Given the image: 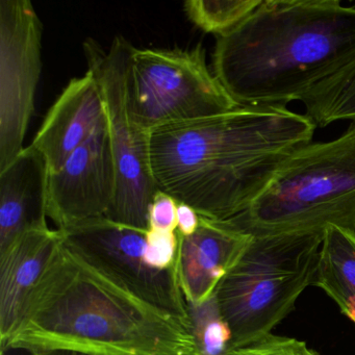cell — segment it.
Instances as JSON below:
<instances>
[{
  "instance_id": "1",
  "label": "cell",
  "mask_w": 355,
  "mask_h": 355,
  "mask_svg": "<svg viewBox=\"0 0 355 355\" xmlns=\"http://www.w3.org/2000/svg\"><path fill=\"white\" fill-rule=\"evenodd\" d=\"M315 124L286 107H241L149 132L157 190L201 217L227 221L246 211L280 166L309 144Z\"/></svg>"
},
{
  "instance_id": "2",
  "label": "cell",
  "mask_w": 355,
  "mask_h": 355,
  "mask_svg": "<svg viewBox=\"0 0 355 355\" xmlns=\"http://www.w3.org/2000/svg\"><path fill=\"white\" fill-rule=\"evenodd\" d=\"M355 59V6L263 0L216 38L213 72L241 107H286Z\"/></svg>"
},
{
  "instance_id": "3",
  "label": "cell",
  "mask_w": 355,
  "mask_h": 355,
  "mask_svg": "<svg viewBox=\"0 0 355 355\" xmlns=\"http://www.w3.org/2000/svg\"><path fill=\"white\" fill-rule=\"evenodd\" d=\"M3 351L66 349L96 355H191V328L137 300L62 243Z\"/></svg>"
},
{
  "instance_id": "4",
  "label": "cell",
  "mask_w": 355,
  "mask_h": 355,
  "mask_svg": "<svg viewBox=\"0 0 355 355\" xmlns=\"http://www.w3.org/2000/svg\"><path fill=\"white\" fill-rule=\"evenodd\" d=\"M249 236L355 234V121L338 138L295 151L246 211L227 220Z\"/></svg>"
},
{
  "instance_id": "5",
  "label": "cell",
  "mask_w": 355,
  "mask_h": 355,
  "mask_svg": "<svg viewBox=\"0 0 355 355\" xmlns=\"http://www.w3.org/2000/svg\"><path fill=\"white\" fill-rule=\"evenodd\" d=\"M324 232L252 236L215 291L220 313L232 332V349L271 336L313 286Z\"/></svg>"
},
{
  "instance_id": "6",
  "label": "cell",
  "mask_w": 355,
  "mask_h": 355,
  "mask_svg": "<svg viewBox=\"0 0 355 355\" xmlns=\"http://www.w3.org/2000/svg\"><path fill=\"white\" fill-rule=\"evenodd\" d=\"M88 70L105 103L115 161L116 195L107 218L139 230H149V209L157 188L151 172L149 132L135 119L128 97V68L134 45L116 36L109 49L85 40Z\"/></svg>"
},
{
  "instance_id": "7",
  "label": "cell",
  "mask_w": 355,
  "mask_h": 355,
  "mask_svg": "<svg viewBox=\"0 0 355 355\" xmlns=\"http://www.w3.org/2000/svg\"><path fill=\"white\" fill-rule=\"evenodd\" d=\"M128 86L132 115L148 132L239 107L207 66L202 44L192 49L134 46Z\"/></svg>"
},
{
  "instance_id": "8",
  "label": "cell",
  "mask_w": 355,
  "mask_h": 355,
  "mask_svg": "<svg viewBox=\"0 0 355 355\" xmlns=\"http://www.w3.org/2000/svg\"><path fill=\"white\" fill-rule=\"evenodd\" d=\"M60 232L64 246L89 269L137 300L191 328L189 304L176 269H155L145 259L146 230L101 217Z\"/></svg>"
},
{
  "instance_id": "9",
  "label": "cell",
  "mask_w": 355,
  "mask_h": 355,
  "mask_svg": "<svg viewBox=\"0 0 355 355\" xmlns=\"http://www.w3.org/2000/svg\"><path fill=\"white\" fill-rule=\"evenodd\" d=\"M42 37L30 0L0 1V171L26 148L42 72Z\"/></svg>"
},
{
  "instance_id": "10",
  "label": "cell",
  "mask_w": 355,
  "mask_h": 355,
  "mask_svg": "<svg viewBox=\"0 0 355 355\" xmlns=\"http://www.w3.org/2000/svg\"><path fill=\"white\" fill-rule=\"evenodd\" d=\"M115 161L107 116L64 165L49 174L47 216L65 230L107 217L116 195Z\"/></svg>"
},
{
  "instance_id": "11",
  "label": "cell",
  "mask_w": 355,
  "mask_h": 355,
  "mask_svg": "<svg viewBox=\"0 0 355 355\" xmlns=\"http://www.w3.org/2000/svg\"><path fill=\"white\" fill-rule=\"evenodd\" d=\"M251 238L227 221L201 216L198 230L192 236H180L176 273L189 305L203 304L214 296Z\"/></svg>"
},
{
  "instance_id": "12",
  "label": "cell",
  "mask_w": 355,
  "mask_h": 355,
  "mask_svg": "<svg viewBox=\"0 0 355 355\" xmlns=\"http://www.w3.org/2000/svg\"><path fill=\"white\" fill-rule=\"evenodd\" d=\"M105 119L101 89L87 71L68 83L47 112L31 145L44 157L49 174L55 173Z\"/></svg>"
},
{
  "instance_id": "13",
  "label": "cell",
  "mask_w": 355,
  "mask_h": 355,
  "mask_svg": "<svg viewBox=\"0 0 355 355\" xmlns=\"http://www.w3.org/2000/svg\"><path fill=\"white\" fill-rule=\"evenodd\" d=\"M49 170L32 145L0 171V252L31 230L49 227Z\"/></svg>"
},
{
  "instance_id": "14",
  "label": "cell",
  "mask_w": 355,
  "mask_h": 355,
  "mask_svg": "<svg viewBox=\"0 0 355 355\" xmlns=\"http://www.w3.org/2000/svg\"><path fill=\"white\" fill-rule=\"evenodd\" d=\"M63 243L61 232L31 230L0 252V342L15 331L28 297Z\"/></svg>"
},
{
  "instance_id": "15",
  "label": "cell",
  "mask_w": 355,
  "mask_h": 355,
  "mask_svg": "<svg viewBox=\"0 0 355 355\" xmlns=\"http://www.w3.org/2000/svg\"><path fill=\"white\" fill-rule=\"evenodd\" d=\"M313 286L322 288L355 324V234L326 228Z\"/></svg>"
},
{
  "instance_id": "16",
  "label": "cell",
  "mask_w": 355,
  "mask_h": 355,
  "mask_svg": "<svg viewBox=\"0 0 355 355\" xmlns=\"http://www.w3.org/2000/svg\"><path fill=\"white\" fill-rule=\"evenodd\" d=\"M305 115L317 128L355 121V59L315 86L304 98Z\"/></svg>"
},
{
  "instance_id": "17",
  "label": "cell",
  "mask_w": 355,
  "mask_h": 355,
  "mask_svg": "<svg viewBox=\"0 0 355 355\" xmlns=\"http://www.w3.org/2000/svg\"><path fill=\"white\" fill-rule=\"evenodd\" d=\"M263 0H188L184 11L195 26L216 36L234 30Z\"/></svg>"
},
{
  "instance_id": "18",
  "label": "cell",
  "mask_w": 355,
  "mask_h": 355,
  "mask_svg": "<svg viewBox=\"0 0 355 355\" xmlns=\"http://www.w3.org/2000/svg\"><path fill=\"white\" fill-rule=\"evenodd\" d=\"M191 332L199 355H230L232 332L224 321L215 295L200 305H189Z\"/></svg>"
},
{
  "instance_id": "19",
  "label": "cell",
  "mask_w": 355,
  "mask_h": 355,
  "mask_svg": "<svg viewBox=\"0 0 355 355\" xmlns=\"http://www.w3.org/2000/svg\"><path fill=\"white\" fill-rule=\"evenodd\" d=\"M180 236L178 232L148 230L146 232L145 259L159 270L176 269Z\"/></svg>"
},
{
  "instance_id": "20",
  "label": "cell",
  "mask_w": 355,
  "mask_h": 355,
  "mask_svg": "<svg viewBox=\"0 0 355 355\" xmlns=\"http://www.w3.org/2000/svg\"><path fill=\"white\" fill-rule=\"evenodd\" d=\"M230 355H320L304 342L284 336H267L245 348L232 351Z\"/></svg>"
},
{
  "instance_id": "21",
  "label": "cell",
  "mask_w": 355,
  "mask_h": 355,
  "mask_svg": "<svg viewBox=\"0 0 355 355\" xmlns=\"http://www.w3.org/2000/svg\"><path fill=\"white\" fill-rule=\"evenodd\" d=\"M178 202L157 190L149 209V230L178 232Z\"/></svg>"
},
{
  "instance_id": "22",
  "label": "cell",
  "mask_w": 355,
  "mask_h": 355,
  "mask_svg": "<svg viewBox=\"0 0 355 355\" xmlns=\"http://www.w3.org/2000/svg\"><path fill=\"white\" fill-rule=\"evenodd\" d=\"M200 224V216L190 205L178 203V232L180 236H192Z\"/></svg>"
},
{
  "instance_id": "23",
  "label": "cell",
  "mask_w": 355,
  "mask_h": 355,
  "mask_svg": "<svg viewBox=\"0 0 355 355\" xmlns=\"http://www.w3.org/2000/svg\"><path fill=\"white\" fill-rule=\"evenodd\" d=\"M32 355H96L80 351L66 350V349H42L33 351Z\"/></svg>"
},
{
  "instance_id": "24",
  "label": "cell",
  "mask_w": 355,
  "mask_h": 355,
  "mask_svg": "<svg viewBox=\"0 0 355 355\" xmlns=\"http://www.w3.org/2000/svg\"><path fill=\"white\" fill-rule=\"evenodd\" d=\"M191 355H199V354H191Z\"/></svg>"
}]
</instances>
